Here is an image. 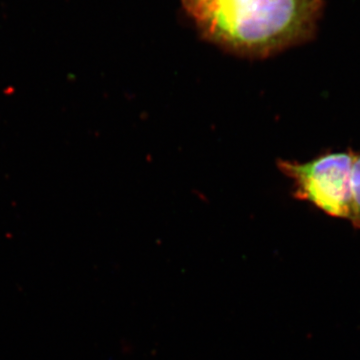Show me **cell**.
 I'll return each instance as SVG.
<instances>
[{
	"instance_id": "2",
	"label": "cell",
	"mask_w": 360,
	"mask_h": 360,
	"mask_svg": "<svg viewBox=\"0 0 360 360\" xmlns=\"http://www.w3.org/2000/svg\"><path fill=\"white\" fill-rule=\"evenodd\" d=\"M354 151L326 153L305 163L281 161L279 168L293 180L295 198L336 219H349Z\"/></svg>"
},
{
	"instance_id": "1",
	"label": "cell",
	"mask_w": 360,
	"mask_h": 360,
	"mask_svg": "<svg viewBox=\"0 0 360 360\" xmlns=\"http://www.w3.org/2000/svg\"><path fill=\"white\" fill-rule=\"evenodd\" d=\"M307 0H186L205 32L239 51L267 53L309 33Z\"/></svg>"
},
{
	"instance_id": "3",
	"label": "cell",
	"mask_w": 360,
	"mask_h": 360,
	"mask_svg": "<svg viewBox=\"0 0 360 360\" xmlns=\"http://www.w3.org/2000/svg\"><path fill=\"white\" fill-rule=\"evenodd\" d=\"M355 229H360V155H355L352 172V212L349 219Z\"/></svg>"
}]
</instances>
